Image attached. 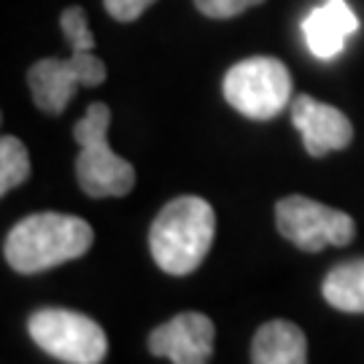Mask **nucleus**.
Returning a JSON list of instances; mask_svg holds the SVG:
<instances>
[{"instance_id": "f257e3e1", "label": "nucleus", "mask_w": 364, "mask_h": 364, "mask_svg": "<svg viewBox=\"0 0 364 364\" xmlns=\"http://www.w3.org/2000/svg\"><path fill=\"white\" fill-rule=\"evenodd\" d=\"M92 240L95 232L84 219L46 210L14 224L3 243V257L16 273L33 275L84 257Z\"/></svg>"}, {"instance_id": "f03ea898", "label": "nucleus", "mask_w": 364, "mask_h": 364, "mask_svg": "<svg viewBox=\"0 0 364 364\" xmlns=\"http://www.w3.org/2000/svg\"><path fill=\"white\" fill-rule=\"evenodd\" d=\"M213 235L216 213L208 200L181 195L156 213L149 230V248L159 270L170 275H189L208 257Z\"/></svg>"}, {"instance_id": "7ed1b4c3", "label": "nucleus", "mask_w": 364, "mask_h": 364, "mask_svg": "<svg viewBox=\"0 0 364 364\" xmlns=\"http://www.w3.org/2000/svg\"><path fill=\"white\" fill-rule=\"evenodd\" d=\"M108 124L111 108L105 103H92L73 127V141L81 149L76 178L90 197H124L135 186V168L108 146Z\"/></svg>"}, {"instance_id": "20e7f679", "label": "nucleus", "mask_w": 364, "mask_h": 364, "mask_svg": "<svg viewBox=\"0 0 364 364\" xmlns=\"http://www.w3.org/2000/svg\"><path fill=\"white\" fill-rule=\"evenodd\" d=\"M221 90L237 114L264 122L291 103V73L275 57H248L227 70Z\"/></svg>"}, {"instance_id": "39448f33", "label": "nucleus", "mask_w": 364, "mask_h": 364, "mask_svg": "<svg viewBox=\"0 0 364 364\" xmlns=\"http://www.w3.org/2000/svg\"><path fill=\"white\" fill-rule=\"evenodd\" d=\"M27 332L41 351L65 364H100L108 338L95 318L65 308H41L30 316Z\"/></svg>"}, {"instance_id": "423d86ee", "label": "nucleus", "mask_w": 364, "mask_h": 364, "mask_svg": "<svg viewBox=\"0 0 364 364\" xmlns=\"http://www.w3.org/2000/svg\"><path fill=\"white\" fill-rule=\"evenodd\" d=\"M278 232L302 251H321L326 246H348L356 224L346 210L329 208L311 197L289 195L275 205Z\"/></svg>"}, {"instance_id": "0eeeda50", "label": "nucleus", "mask_w": 364, "mask_h": 364, "mask_svg": "<svg viewBox=\"0 0 364 364\" xmlns=\"http://www.w3.org/2000/svg\"><path fill=\"white\" fill-rule=\"evenodd\" d=\"M105 81V63L92 52H73L68 60L46 57L27 73L30 95L43 114H63L78 87H97Z\"/></svg>"}, {"instance_id": "6e6552de", "label": "nucleus", "mask_w": 364, "mask_h": 364, "mask_svg": "<svg viewBox=\"0 0 364 364\" xmlns=\"http://www.w3.org/2000/svg\"><path fill=\"white\" fill-rule=\"evenodd\" d=\"M216 326L205 313H178L149 335V351L173 364H208Z\"/></svg>"}, {"instance_id": "1a4fd4ad", "label": "nucleus", "mask_w": 364, "mask_h": 364, "mask_svg": "<svg viewBox=\"0 0 364 364\" xmlns=\"http://www.w3.org/2000/svg\"><path fill=\"white\" fill-rule=\"evenodd\" d=\"M291 122L302 135L305 151L311 156L340 151L353 141L351 119L340 108L321 103L311 95H297L291 100Z\"/></svg>"}, {"instance_id": "9d476101", "label": "nucleus", "mask_w": 364, "mask_h": 364, "mask_svg": "<svg viewBox=\"0 0 364 364\" xmlns=\"http://www.w3.org/2000/svg\"><path fill=\"white\" fill-rule=\"evenodd\" d=\"M359 30V16L346 0H326L324 6L313 9L305 22H302V33L311 49L318 60H332L343 52L346 38Z\"/></svg>"}, {"instance_id": "9b49d317", "label": "nucleus", "mask_w": 364, "mask_h": 364, "mask_svg": "<svg viewBox=\"0 0 364 364\" xmlns=\"http://www.w3.org/2000/svg\"><path fill=\"white\" fill-rule=\"evenodd\" d=\"M254 364H308L305 332L291 321L275 318L257 329L251 343Z\"/></svg>"}, {"instance_id": "f8f14e48", "label": "nucleus", "mask_w": 364, "mask_h": 364, "mask_svg": "<svg viewBox=\"0 0 364 364\" xmlns=\"http://www.w3.org/2000/svg\"><path fill=\"white\" fill-rule=\"evenodd\" d=\"M324 299L343 313H364V259L335 264L324 278Z\"/></svg>"}, {"instance_id": "ddd939ff", "label": "nucleus", "mask_w": 364, "mask_h": 364, "mask_svg": "<svg viewBox=\"0 0 364 364\" xmlns=\"http://www.w3.org/2000/svg\"><path fill=\"white\" fill-rule=\"evenodd\" d=\"M30 176V154L25 144L14 135H3L0 141V195H9Z\"/></svg>"}, {"instance_id": "4468645a", "label": "nucleus", "mask_w": 364, "mask_h": 364, "mask_svg": "<svg viewBox=\"0 0 364 364\" xmlns=\"http://www.w3.org/2000/svg\"><path fill=\"white\" fill-rule=\"evenodd\" d=\"M60 27L65 33L68 43L73 46V52H92L95 49V36L90 33L87 11L81 6H70L60 16Z\"/></svg>"}, {"instance_id": "2eb2a0df", "label": "nucleus", "mask_w": 364, "mask_h": 364, "mask_svg": "<svg viewBox=\"0 0 364 364\" xmlns=\"http://www.w3.org/2000/svg\"><path fill=\"white\" fill-rule=\"evenodd\" d=\"M259 3L262 0H195L197 11L210 16V19H230V16H237V14L248 11Z\"/></svg>"}, {"instance_id": "dca6fc26", "label": "nucleus", "mask_w": 364, "mask_h": 364, "mask_svg": "<svg viewBox=\"0 0 364 364\" xmlns=\"http://www.w3.org/2000/svg\"><path fill=\"white\" fill-rule=\"evenodd\" d=\"M151 3L154 0H103L105 11L111 14L117 22H135Z\"/></svg>"}]
</instances>
